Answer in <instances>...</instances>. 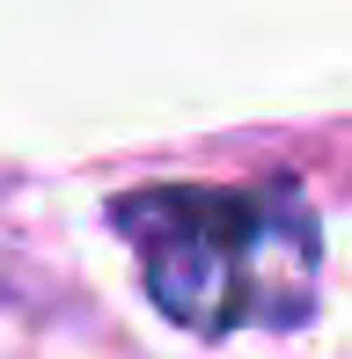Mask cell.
<instances>
[{
    "mask_svg": "<svg viewBox=\"0 0 352 359\" xmlns=\"http://www.w3.org/2000/svg\"><path fill=\"white\" fill-rule=\"evenodd\" d=\"M110 227L140 264V286L176 330L243 337L301 330L316 316L323 227L301 184H140L110 198Z\"/></svg>",
    "mask_w": 352,
    "mask_h": 359,
    "instance_id": "6da1fadb",
    "label": "cell"
}]
</instances>
